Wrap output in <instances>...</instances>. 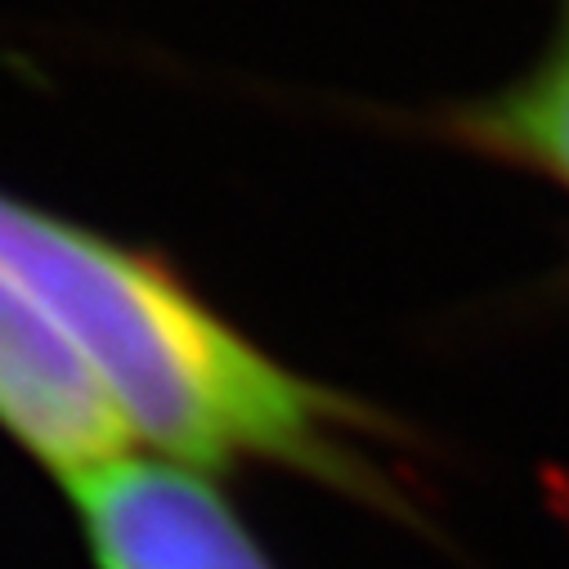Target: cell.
<instances>
[{"label":"cell","mask_w":569,"mask_h":569,"mask_svg":"<svg viewBox=\"0 0 569 569\" xmlns=\"http://www.w3.org/2000/svg\"><path fill=\"white\" fill-rule=\"evenodd\" d=\"M0 269L59 319L139 445L189 471L292 467L377 498L359 408L269 359L184 282L86 224L0 193Z\"/></svg>","instance_id":"1"},{"label":"cell","mask_w":569,"mask_h":569,"mask_svg":"<svg viewBox=\"0 0 569 569\" xmlns=\"http://www.w3.org/2000/svg\"><path fill=\"white\" fill-rule=\"evenodd\" d=\"M0 431L68 489L121 458L134 436L59 319L0 269Z\"/></svg>","instance_id":"2"},{"label":"cell","mask_w":569,"mask_h":569,"mask_svg":"<svg viewBox=\"0 0 569 569\" xmlns=\"http://www.w3.org/2000/svg\"><path fill=\"white\" fill-rule=\"evenodd\" d=\"M68 493L94 569H273L202 471L130 453Z\"/></svg>","instance_id":"3"},{"label":"cell","mask_w":569,"mask_h":569,"mask_svg":"<svg viewBox=\"0 0 569 569\" xmlns=\"http://www.w3.org/2000/svg\"><path fill=\"white\" fill-rule=\"evenodd\" d=\"M453 130L462 144L569 193V0H560V23L542 59L511 86L462 108Z\"/></svg>","instance_id":"4"}]
</instances>
